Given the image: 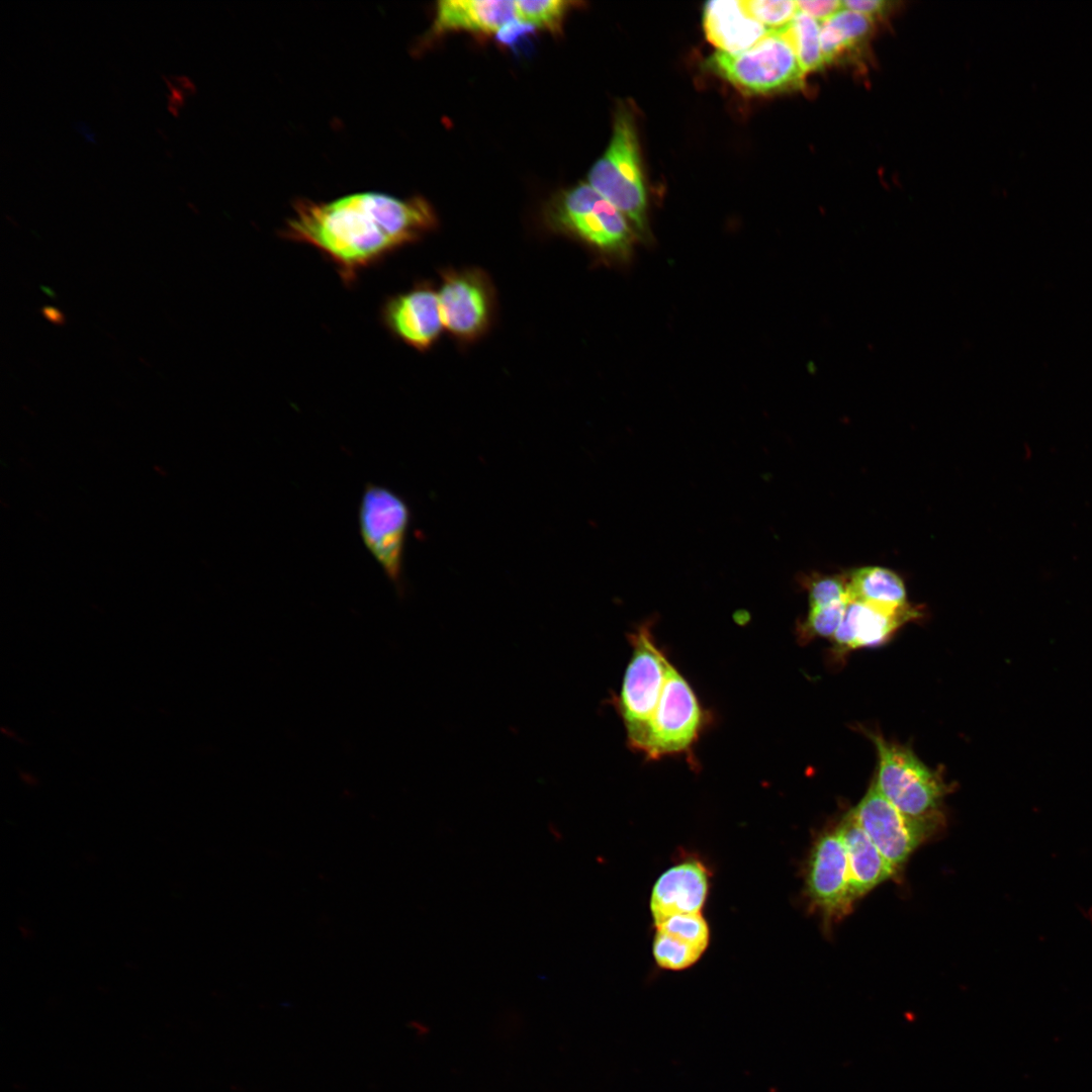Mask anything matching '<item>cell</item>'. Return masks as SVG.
Listing matches in <instances>:
<instances>
[{
	"label": "cell",
	"mask_w": 1092,
	"mask_h": 1092,
	"mask_svg": "<svg viewBox=\"0 0 1092 1092\" xmlns=\"http://www.w3.org/2000/svg\"><path fill=\"white\" fill-rule=\"evenodd\" d=\"M435 225V213L421 197L362 192L331 201H297L281 234L315 248L350 284L361 270Z\"/></svg>",
	"instance_id": "6da1fadb"
},
{
	"label": "cell",
	"mask_w": 1092,
	"mask_h": 1092,
	"mask_svg": "<svg viewBox=\"0 0 1092 1092\" xmlns=\"http://www.w3.org/2000/svg\"><path fill=\"white\" fill-rule=\"evenodd\" d=\"M587 183L615 205L637 233L647 229V199L632 112L619 106L604 155L587 174Z\"/></svg>",
	"instance_id": "7a4b0ae2"
},
{
	"label": "cell",
	"mask_w": 1092,
	"mask_h": 1092,
	"mask_svg": "<svg viewBox=\"0 0 1092 1092\" xmlns=\"http://www.w3.org/2000/svg\"><path fill=\"white\" fill-rule=\"evenodd\" d=\"M629 640L631 659L615 706L623 720L629 746L643 753L671 663L656 645L650 622L641 624Z\"/></svg>",
	"instance_id": "3957f363"
},
{
	"label": "cell",
	"mask_w": 1092,
	"mask_h": 1092,
	"mask_svg": "<svg viewBox=\"0 0 1092 1092\" xmlns=\"http://www.w3.org/2000/svg\"><path fill=\"white\" fill-rule=\"evenodd\" d=\"M706 66L745 95L799 88L805 76L792 46L780 29H770L745 51L735 54L717 51L708 58Z\"/></svg>",
	"instance_id": "277c9868"
},
{
	"label": "cell",
	"mask_w": 1092,
	"mask_h": 1092,
	"mask_svg": "<svg viewBox=\"0 0 1092 1092\" xmlns=\"http://www.w3.org/2000/svg\"><path fill=\"white\" fill-rule=\"evenodd\" d=\"M546 219L557 232L602 253L624 256L630 250L632 232L627 218L586 182L559 193L548 205Z\"/></svg>",
	"instance_id": "5b68a950"
},
{
	"label": "cell",
	"mask_w": 1092,
	"mask_h": 1092,
	"mask_svg": "<svg viewBox=\"0 0 1092 1092\" xmlns=\"http://www.w3.org/2000/svg\"><path fill=\"white\" fill-rule=\"evenodd\" d=\"M876 745L879 765L876 789L907 817L936 819L946 793L941 778L927 767L910 749L870 734Z\"/></svg>",
	"instance_id": "8992f818"
},
{
	"label": "cell",
	"mask_w": 1092,
	"mask_h": 1092,
	"mask_svg": "<svg viewBox=\"0 0 1092 1092\" xmlns=\"http://www.w3.org/2000/svg\"><path fill=\"white\" fill-rule=\"evenodd\" d=\"M359 529L363 543L389 580L398 585L410 510L390 488L366 484L359 505Z\"/></svg>",
	"instance_id": "52a82bcc"
},
{
	"label": "cell",
	"mask_w": 1092,
	"mask_h": 1092,
	"mask_svg": "<svg viewBox=\"0 0 1092 1092\" xmlns=\"http://www.w3.org/2000/svg\"><path fill=\"white\" fill-rule=\"evenodd\" d=\"M704 722L705 714L694 691L671 664L643 753L648 759H658L689 751Z\"/></svg>",
	"instance_id": "ba28073f"
},
{
	"label": "cell",
	"mask_w": 1092,
	"mask_h": 1092,
	"mask_svg": "<svg viewBox=\"0 0 1092 1092\" xmlns=\"http://www.w3.org/2000/svg\"><path fill=\"white\" fill-rule=\"evenodd\" d=\"M851 813L895 872L936 825L935 819L907 817L874 784Z\"/></svg>",
	"instance_id": "9c48e42d"
},
{
	"label": "cell",
	"mask_w": 1092,
	"mask_h": 1092,
	"mask_svg": "<svg viewBox=\"0 0 1092 1092\" xmlns=\"http://www.w3.org/2000/svg\"><path fill=\"white\" fill-rule=\"evenodd\" d=\"M438 299L443 327L456 338L473 340L487 329L492 313V291L485 275L478 270L445 272Z\"/></svg>",
	"instance_id": "30bf717a"
},
{
	"label": "cell",
	"mask_w": 1092,
	"mask_h": 1092,
	"mask_svg": "<svg viewBox=\"0 0 1092 1092\" xmlns=\"http://www.w3.org/2000/svg\"><path fill=\"white\" fill-rule=\"evenodd\" d=\"M805 892L811 905L826 917H839L849 911L854 899L838 829L821 834L814 842L806 864Z\"/></svg>",
	"instance_id": "8fae6325"
},
{
	"label": "cell",
	"mask_w": 1092,
	"mask_h": 1092,
	"mask_svg": "<svg viewBox=\"0 0 1092 1092\" xmlns=\"http://www.w3.org/2000/svg\"><path fill=\"white\" fill-rule=\"evenodd\" d=\"M381 320L397 339L419 351L428 350L442 333L438 293L428 285L389 297Z\"/></svg>",
	"instance_id": "7c38bea8"
},
{
	"label": "cell",
	"mask_w": 1092,
	"mask_h": 1092,
	"mask_svg": "<svg viewBox=\"0 0 1092 1092\" xmlns=\"http://www.w3.org/2000/svg\"><path fill=\"white\" fill-rule=\"evenodd\" d=\"M710 889V872L698 858L670 867L656 880L649 907L654 925L681 914L702 913Z\"/></svg>",
	"instance_id": "4fadbf2b"
},
{
	"label": "cell",
	"mask_w": 1092,
	"mask_h": 1092,
	"mask_svg": "<svg viewBox=\"0 0 1092 1092\" xmlns=\"http://www.w3.org/2000/svg\"><path fill=\"white\" fill-rule=\"evenodd\" d=\"M919 615L920 613L909 605L895 609L849 602L842 622L833 636L835 649L838 653H845L860 647L880 646L903 624Z\"/></svg>",
	"instance_id": "5bb4252c"
},
{
	"label": "cell",
	"mask_w": 1092,
	"mask_h": 1092,
	"mask_svg": "<svg viewBox=\"0 0 1092 1092\" xmlns=\"http://www.w3.org/2000/svg\"><path fill=\"white\" fill-rule=\"evenodd\" d=\"M652 953L666 971H684L695 965L710 942V928L702 915H675L655 926Z\"/></svg>",
	"instance_id": "9a60e30c"
},
{
	"label": "cell",
	"mask_w": 1092,
	"mask_h": 1092,
	"mask_svg": "<svg viewBox=\"0 0 1092 1092\" xmlns=\"http://www.w3.org/2000/svg\"><path fill=\"white\" fill-rule=\"evenodd\" d=\"M703 25L708 40L719 51L730 54L749 49L770 30L750 17L742 1L737 0L707 2Z\"/></svg>",
	"instance_id": "2e32d148"
},
{
	"label": "cell",
	"mask_w": 1092,
	"mask_h": 1092,
	"mask_svg": "<svg viewBox=\"0 0 1092 1092\" xmlns=\"http://www.w3.org/2000/svg\"><path fill=\"white\" fill-rule=\"evenodd\" d=\"M515 18V1L444 0L437 4L432 33L438 35L451 30L496 33Z\"/></svg>",
	"instance_id": "e0dca14e"
},
{
	"label": "cell",
	"mask_w": 1092,
	"mask_h": 1092,
	"mask_svg": "<svg viewBox=\"0 0 1092 1092\" xmlns=\"http://www.w3.org/2000/svg\"><path fill=\"white\" fill-rule=\"evenodd\" d=\"M837 829L846 851L851 894L853 899H856L889 879L895 871L851 812Z\"/></svg>",
	"instance_id": "ac0fdd59"
},
{
	"label": "cell",
	"mask_w": 1092,
	"mask_h": 1092,
	"mask_svg": "<svg viewBox=\"0 0 1092 1092\" xmlns=\"http://www.w3.org/2000/svg\"><path fill=\"white\" fill-rule=\"evenodd\" d=\"M849 602H861L889 608L908 605L906 588L901 577L894 571L866 566L846 574Z\"/></svg>",
	"instance_id": "d6986e66"
},
{
	"label": "cell",
	"mask_w": 1092,
	"mask_h": 1092,
	"mask_svg": "<svg viewBox=\"0 0 1092 1092\" xmlns=\"http://www.w3.org/2000/svg\"><path fill=\"white\" fill-rule=\"evenodd\" d=\"M874 20L842 7L821 22L820 41L826 64L860 47L873 30Z\"/></svg>",
	"instance_id": "ffe728a7"
},
{
	"label": "cell",
	"mask_w": 1092,
	"mask_h": 1092,
	"mask_svg": "<svg viewBox=\"0 0 1092 1092\" xmlns=\"http://www.w3.org/2000/svg\"><path fill=\"white\" fill-rule=\"evenodd\" d=\"M779 29L792 46L805 75L825 65L821 51V23L819 21L798 10L793 20Z\"/></svg>",
	"instance_id": "44dd1931"
},
{
	"label": "cell",
	"mask_w": 1092,
	"mask_h": 1092,
	"mask_svg": "<svg viewBox=\"0 0 1092 1092\" xmlns=\"http://www.w3.org/2000/svg\"><path fill=\"white\" fill-rule=\"evenodd\" d=\"M517 18L534 27L558 32L566 12L574 2L563 0L515 1Z\"/></svg>",
	"instance_id": "7402d4cb"
},
{
	"label": "cell",
	"mask_w": 1092,
	"mask_h": 1092,
	"mask_svg": "<svg viewBox=\"0 0 1092 1092\" xmlns=\"http://www.w3.org/2000/svg\"><path fill=\"white\" fill-rule=\"evenodd\" d=\"M800 583L808 593L810 609L849 602L846 575L812 573L802 575Z\"/></svg>",
	"instance_id": "603a6c76"
},
{
	"label": "cell",
	"mask_w": 1092,
	"mask_h": 1092,
	"mask_svg": "<svg viewBox=\"0 0 1092 1092\" xmlns=\"http://www.w3.org/2000/svg\"><path fill=\"white\" fill-rule=\"evenodd\" d=\"M848 603L809 609L806 619L799 624V638L809 640L814 637H833L842 622Z\"/></svg>",
	"instance_id": "cb8c5ba5"
},
{
	"label": "cell",
	"mask_w": 1092,
	"mask_h": 1092,
	"mask_svg": "<svg viewBox=\"0 0 1092 1092\" xmlns=\"http://www.w3.org/2000/svg\"><path fill=\"white\" fill-rule=\"evenodd\" d=\"M742 5L750 17L768 29L788 25L799 10L797 1L791 0H745Z\"/></svg>",
	"instance_id": "d4e9b609"
},
{
	"label": "cell",
	"mask_w": 1092,
	"mask_h": 1092,
	"mask_svg": "<svg viewBox=\"0 0 1092 1092\" xmlns=\"http://www.w3.org/2000/svg\"><path fill=\"white\" fill-rule=\"evenodd\" d=\"M797 6L799 10L821 23L838 12L843 7V3L836 0H809L797 1Z\"/></svg>",
	"instance_id": "484cf974"
},
{
	"label": "cell",
	"mask_w": 1092,
	"mask_h": 1092,
	"mask_svg": "<svg viewBox=\"0 0 1092 1092\" xmlns=\"http://www.w3.org/2000/svg\"><path fill=\"white\" fill-rule=\"evenodd\" d=\"M843 7L851 11L868 16L874 20L889 10L891 3L884 0H848L842 1Z\"/></svg>",
	"instance_id": "4316f807"
},
{
	"label": "cell",
	"mask_w": 1092,
	"mask_h": 1092,
	"mask_svg": "<svg viewBox=\"0 0 1092 1092\" xmlns=\"http://www.w3.org/2000/svg\"><path fill=\"white\" fill-rule=\"evenodd\" d=\"M534 28L533 25L515 18L496 32V38L504 44L512 46L520 36L533 31Z\"/></svg>",
	"instance_id": "83f0119b"
},
{
	"label": "cell",
	"mask_w": 1092,
	"mask_h": 1092,
	"mask_svg": "<svg viewBox=\"0 0 1092 1092\" xmlns=\"http://www.w3.org/2000/svg\"><path fill=\"white\" fill-rule=\"evenodd\" d=\"M43 316L56 325H62L65 322L64 315L55 307L44 306L41 309Z\"/></svg>",
	"instance_id": "f1b7e54d"
},
{
	"label": "cell",
	"mask_w": 1092,
	"mask_h": 1092,
	"mask_svg": "<svg viewBox=\"0 0 1092 1092\" xmlns=\"http://www.w3.org/2000/svg\"><path fill=\"white\" fill-rule=\"evenodd\" d=\"M74 126L79 132L84 134V136H85V139L87 141H91V142L95 143V140L93 139L94 133L90 131V128L84 122H82V121L75 122Z\"/></svg>",
	"instance_id": "f546056e"
}]
</instances>
